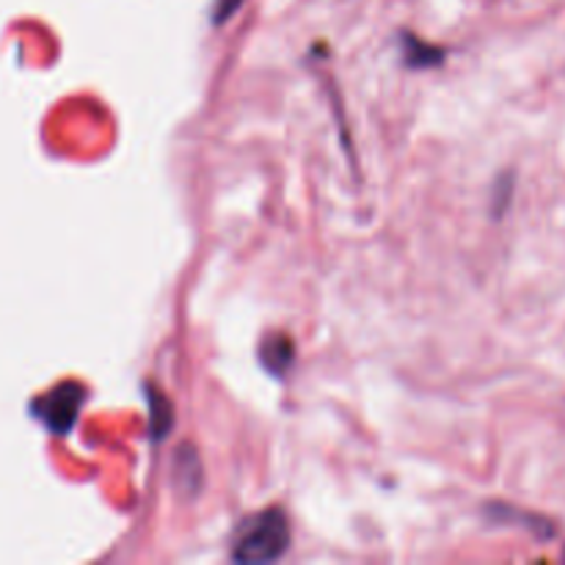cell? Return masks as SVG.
<instances>
[{
    "label": "cell",
    "mask_w": 565,
    "mask_h": 565,
    "mask_svg": "<svg viewBox=\"0 0 565 565\" xmlns=\"http://www.w3.org/2000/svg\"><path fill=\"white\" fill-rule=\"evenodd\" d=\"M290 546V524L281 511H265L248 522L241 539L235 541L232 557L237 563H270L279 561Z\"/></svg>",
    "instance_id": "1"
},
{
    "label": "cell",
    "mask_w": 565,
    "mask_h": 565,
    "mask_svg": "<svg viewBox=\"0 0 565 565\" xmlns=\"http://www.w3.org/2000/svg\"><path fill=\"white\" fill-rule=\"evenodd\" d=\"M83 403V390L75 384L58 386L47 397L36 403V417L47 425L53 434H66L77 417V408Z\"/></svg>",
    "instance_id": "2"
},
{
    "label": "cell",
    "mask_w": 565,
    "mask_h": 565,
    "mask_svg": "<svg viewBox=\"0 0 565 565\" xmlns=\"http://www.w3.org/2000/svg\"><path fill=\"white\" fill-rule=\"evenodd\" d=\"M174 486L182 497H196L202 491V461L191 445H182L174 458Z\"/></svg>",
    "instance_id": "3"
},
{
    "label": "cell",
    "mask_w": 565,
    "mask_h": 565,
    "mask_svg": "<svg viewBox=\"0 0 565 565\" xmlns=\"http://www.w3.org/2000/svg\"><path fill=\"white\" fill-rule=\"evenodd\" d=\"M149 408H152V436L154 439H166L169 428L174 425V414H171V403L160 395L158 390H149Z\"/></svg>",
    "instance_id": "4"
},
{
    "label": "cell",
    "mask_w": 565,
    "mask_h": 565,
    "mask_svg": "<svg viewBox=\"0 0 565 565\" xmlns=\"http://www.w3.org/2000/svg\"><path fill=\"white\" fill-rule=\"evenodd\" d=\"M243 3H246V0H215V6H213L215 25H224V22H230Z\"/></svg>",
    "instance_id": "5"
}]
</instances>
